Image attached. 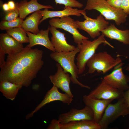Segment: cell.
<instances>
[{
    "label": "cell",
    "mask_w": 129,
    "mask_h": 129,
    "mask_svg": "<svg viewBox=\"0 0 129 129\" xmlns=\"http://www.w3.org/2000/svg\"><path fill=\"white\" fill-rule=\"evenodd\" d=\"M94 118L92 110L86 105L82 109L72 108L68 112L61 114L59 116L58 119L61 124H64L73 121L83 120H93Z\"/></svg>",
    "instance_id": "12"
},
{
    "label": "cell",
    "mask_w": 129,
    "mask_h": 129,
    "mask_svg": "<svg viewBox=\"0 0 129 129\" xmlns=\"http://www.w3.org/2000/svg\"><path fill=\"white\" fill-rule=\"evenodd\" d=\"M128 129H129V128H128Z\"/></svg>",
    "instance_id": "36"
},
{
    "label": "cell",
    "mask_w": 129,
    "mask_h": 129,
    "mask_svg": "<svg viewBox=\"0 0 129 129\" xmlns=\"http://www.w3.org/2000/svg\"><path fill=\"white\" fill-rule=\"evenodd\" d=\"M58 88L53 86L46 93L43 99L34 110L27 115L26 119H28L32 117L35 113L45 105L52 102L59 101L63 103L70 105L73 101V98L65 93L60 92Z\"/></svg>",
    "instance_id": "11"
},
{
    "label": "cell",
    "mask_w": 129,
    "mask_h": 129,
    "mask_svg": "<svg viewBox=\"0 0 129 129\" xmlns=\"http://www.w3.org/2000/svg\"><path fill=\"white\" fill-rule=\"evenodd\" d=\"M5 12L3 20L6 21L13 20L18 17V16L19 15V11L16 5V7L15 9Z\"/></svg>",
    "instance_id": "27"
},
{
    "label": "cell",
    "mask_w": 129,
    "mask_h": 129,
    "mask_svg": "<svg viewBox=\"0 0 129 129\" xmlns=\"http://www.w3.org/2000/svg\"><path fill=\"white\" fill-rule=\"evenodd\" d=\"M83 101L86 105L92 110L94 114L93 120L98 123L108 105L113 100H104L93 98L88 95L83 96Z\"/></svg>",
    "instance_id": "14"
},
{
    "label": "cell",
    "mask_w": 129,
    "mask_h": 129,
    "mask_svg": "<svg viewBox=\"0 0 129 129\" xmlns=\"http://www.w3.org/2000/svg\"><path fill=\"white\" fill-rule=\"evenodd\" d=\"M9 8L10 10H13L15 9L16 7V3L12 0L9 1L7 3Z\"/></svg>",
    "instance_id": "33"
},
{
    "label": "cell",
    "mask_w": 129,
    "mask_h": 129,
    "mask_svg": "<svg viewBox=\"0 0 129 129\" xmlns=\"http://www.w3.org/2000/svg\"><path fill=\"white\" fill-rule=\"evenodd\" d=\"M129 114V108L123 97L118 99L116 103H110L108 105L98 124L101 129H106L119 117Z\"/></svg>",
    "instance_id": "6"
},
{
    "label": "cell",
    "mask_w": 129,
    "mask_h": 129,
    "mask_svg": "<svg viewBox=\"0 0 129 129\" xmlns=\"http://www.w3.org/2000/svg\"><path fill=\"white\" fill-rule=\"evenodd\" d=\"M0 47L5 54L9 55L16 54L24 48L22 44L6 33L0 34Z\"/></svg>",
    "instance_id": "18"
},
{
    "label": "cell",
    "mask_w": 129,
    "mask_h": 129,
    "mask_svg": "<svg viewBox=\"0 0 129 129\" xmlns=\"http://www.w3.org/2000/svg\"><path fill=\"white\" fill-rule=\"evenodd\" d=\"M108 3L113 7L119 10H122L121 5L122 0H106Z\"/></svg>",
    "instance_id": "29"
},
{
    "label": "cell",
    "mask_w": 129,
    "mask_h": 129,
    "mask_svg": "<svg viewBox=\"0 0 129 129\" xmlns=\"http://www.w3.org/2000/svg\"><path fill=\"white\" fill-rule=\"evenodd\" d=\"M105 36L102 34L96 39L91 41L88 39L83 40L81 43L77 44L80 49L77 58L76 65L79 70V74H82L85 69L88 60L95 53L98 47L104 43L112 48L114 47L107 41Z\"/></svg>",
    "instance_id": "4"
},
{
    "label": "cell",
    "mask_w": 129,
    "mask_h": 129,
    "mask_svg": "<svg viewBox=\"0 0 129 129\" xmlns=\"http://www.w3.org/2000/svg\"><path fill=\"white\" fill-rule=\"evenodd\" d=\"M84 10H96L100 12L106 20H113L118 25L125 22L128 17L123 10L113 7L106 0H87Z\"/></svg>",
    "instance_id": "3"
},
{
    "label": "cell",
    "mask_w": 129,
    "mask_h": 129,
    "mask_svg": "<svg viewBox=\"0 0 129 129\" xmlns=\"http://www.w3.org/2000/svg\"><path fill=\"white\" fill-rule=\"evenodd\" d=\"M21 85L7 81H0V91L7 99L11 101L15 98Z\"/></svg>",
    "instance_id": "22"
},
{
    "label": "cell",
    "mask_w": 129,
    "mask_h": 129,
    "mask_svg": "<svg viewBox=\"0 0 129 129\" xmlns=\"http://www.w3.org/2000/svg\"><path fill=\"white\" fill-rule=\"evenodd\" d=\"M123 97L129 108V88L127 90L124 91Z\"/></svg>",
    "instance_id": "32"
},
{
    "label": "cell",
    "mask_w": 129,
    "mask_h": 129,
    "mask_svg": "<svg viewBox=\"0 0 129 129\" xmlns=\"http://www.w3.org/2000/svg\"><path fill=\"white\" fill-rule=\"evenodd\" d=\"M50 31L52 34L51 42L57 52H69L75 50L74 46L69 44L66 40L65 34L57 28L50 26Z\"/></svg>",
    "instance_id": "15"
},
{
    "label": "cell",
    "mask_w": 129,
    "mask_h": 129,
    "mask_svg": "<svg viewBox=\"0 0 129 129\" xmlns=\"http://www.w3.org/2000/svg\"><path fill=\"white\" fill-rule=\"evenodd\" d=\"M5 53L2 48L0 47V67L5 62Z\"/></svg>",
    "instance_id": "31"
},
{
    "label": "cell",
    "mask_w": 129,
    "mask_h": 129,
    "mask_svg": "<svg viewBox=\"0 0 129 129\" xmlns=\"http://www.w3.org/2000/svg\"><path fill=\"white\" fill-rule=\"evenodd\" d=\"M43 16V17L40 22V24L42 22L48 18L54 17L61 18L66 16H80L81 15L84 16L86 15L85 11L84 10L74 8L70 7H65L63 10L59 11H51L48 8H46L43 10H40Z\"/></svg>",
    "instance_id": "17"
},
{
    "label": "cell",
    "mask_w": 129,
    "mask_h": 129,
    "mask_svg": "<svg viewBox=\"0 0 129 129\" xmlns=\"http://www.w3.org/2000/svg\"><path fill=\"white\" fill-rule=\"evenodd\" d=\"M124 92L112 86L103 79L100 84L88 96L97 99L118 100L123 97Z\"/></svg>",
    "instance_id": "10"
},
{
    "label": "cell",
    "mask_w": 129,
    "mask_h": 129,
    "mask_svg": "<svg viewBox=\"0 0 129 129\" xmlns=\"http://www.w3.org/2000/svg\"><path fill=\"white\" fill-rule=\"evenodd\" d=\"M50 27L49 26L46 30H40L39 32L36 34L26 32L29 39V44L26 47L31 48L36 45H40L53 52H55L48 37Z\"/></svg>",
    "instance_id": "16"
},
{
    "label": "cell",
    "mask_w": 129,
    "mask_h": 129,
    "mask_svg": "<svg viewBox=\"0 0 129 129\" xmlns=\"http://www.w3.org/2000/svg\"></svg>",
    "instance_id": "37"
},
{
    "label": "cell",
    "mask_w": 129,
    "mask_h": 129,
    "mask_svg": "<svg viewBox=\"0 0 129 129\" xmlns=\"http://www.w3.org/2000/svg\"><path fill=\"white\" fill-rule=\"evenodd\" d=\"M98 123L93 120H83L62 124L61 129H100Z\"/></svg>",
    "instance_id": "23"
},
{
    "label": "cell",
    "mask_w": 129,
    "mask_h": 129,
    "mask_svg": "<svg viewBox=\"0 0 129 129\" xmlns=\"http://www.w3.org/2000/svg\"><path fill=\"white\" fill-rule=\"evenodd\" d=\"M121 9L127 15H129V0H122Z\"/></svg>",
    "instance_id": "30"
},
{
    "label": "cell",
    "mask_w": 129,
    "mask_h": 129,
    "mask_svg": "<svg viewBox=\"0 0 129 129\" xmlns=\"http://www.w3.org/2000/svg\"><path fill=\"white\" fill-rule=\"evenodd\" d=\"M80 51L79 47L77 46L74 50L69 52H53L50 56L52 59L59 64L65 73H69L71 75V80L74 84L78 85L81 87L90 89V87L85 85L78 81L79 70L75 62V57Z\"/></svg>",
    "instance_id": "2"
},
{
    "label": "cell",
    "mask_w": 129,
    "mask_h": 129,
    "mask_svg": "<svg viewBox=\"0 0 129 129\" xmlns=\"http://www.w3.org/2000/svg\"><path fill=\"white\" fill-rule=\"evenodd\" d=\"M57 70L54 75H51L49 78L54 86L60 89L63 91L73 98L74 96L70 87L71 81L70 76L68 73H65L60 65L57 63Z\"/></svg>",
    "instance_id": "13"
},
{
    "label": "cell",
    "mask_w": 129,
    "mask_h": 129,
    "mask_svg": "<svg viewBox=\"0 0 129 129\" xmlns=\"http://www.w3.org/2000/svg\"><path fill=\"white\" fill-rule=\"evenodd\" d=\"M38 0H31L28 1L26 0L16 3L19 12V17L24 19L29 14L42 9H54L50 5H44L39 3Z\"/></svg>",
    "instance_id": "19"
},
{
    "label": "cell",
    "mask_w": 129,
    "mask_h": 129,
    "mask_svg": "<svg viewBox=\"0 0 129 129\" xmlns=\"http://www.w3.org/2000/svg\"><path fill=\"white\" fill-rule=\"evenodd\" d=\"M122 62L120 57L114 58L106 51H103L95 53L88 60L86 65L89 73L95 71L105 73Z\"/></svg>",
    "instance_id": "5"
},
{
    "label": "cell",
    "mask_w": 129,
    "mask_h": 129,
    "mask_svg": "<svg viewBox=\"0 0 129 129\" xmlns=\"http://www.w3.org/2000/svg\"><path fill=\"white\" fill-rule=\"evenodd\" d=\"M62 124L59 121L56 119H53L51 121L47 129H61Z\"/></svg>",
    "instance_id": "28"
},
{
    "label": "cell",
    "mask_w": 129,
    "mask_h": 129,
    "mask_svg": "<svg viewBox=\"0 0 129 129\" xmlns=\"http://www.w3.org/2000/svg\"><path fill=\"white\" fill-rule=\"evenodd\" d=\"M6 32L21 43H29V38L26 32L21 27L10 29L6 30Z\"/></svg>",
    "instance_id": "24"
},
{
    "label": "cell",
    "mask_w": 129,
    "mask_h": 129,
    "mask_svg": "<svg viewBox=\"0 0 129 129\" xmlns=\"http://www.w3.org/2000/svg\"><path fill=\"white\" fill-rule=\"evenodd\" d=\"M23 19L18 17L11 21L3 20L0 23V29L1 30H7L10 29L21 27Z\"/></svg>",
    "instance_id": "25"
},
{
    "label": "cell",
    "mask_w": 129,
    "mask_h": 129,
    "mask_svg": "<svg viewBox=\"0 0 129 129\" xmlns=\"http://www.w3.org/2000/svg\"><path fill=\"white\" fill-rule=\"evenodd\" d=\"M126 70L129 72V63L126 68Z\"/></svg>",
    "instance_id": "35"
},
{
    "label": "cell",
    "mask_w": 129,
    "mask_h": 129,
    "mask_svg": "<svg viewBox=\"0 0 129 129\" xmlns=\"http://www.w3.org/2000/svg\"><path fill=\"white\" fill-rule=\"evenodd\" d=\"M123 64L121 63L115 67L113 70L104 77L103 79L113 87L124 91L129 88V76L123 72Z\"/></svg>",
    "instance_id": "9"
},
{
    "label": "cell",
    "mask_w": 129,
    "mask_h": 129,
    "mask_svg": "<svg viewBox=\"0 0 129 129\" xmlns=\"http://www.w3.org/2000/svg\"><path fill=\"white\" fill-rule=\"evenodd\" d=\"M56 5L59 4L63 5L65 7H72L81 8L84 5L76 0H54Z\"/></svg>",
    "instance_id": "26"
},
{
    "label": "cell",
    "mask_w": 129,
    "mask_h": 129,
    "mask_svg": "<svg viewBox=\"0 0 129 129\" xmlns=\"http://www.w3.org/2000/svg\"><path fill=\"white\" fill-rule=\"evenodd\" d=\"M2 8L4 11L5 12L10 10L9 5L7 3H5L2 5Z\"/></svg>",
    "instance_id": "34"
},
{
    "label": "cell",
    "mask_w": 129,
    "mask_h": 129,
    "mask_svg": "<svg viewBox=\"0 0 129 129\" xmlns=\"http://www.w3.org/2000/svg\"><path fill=\"white\" fill-rule=\"evenodd\" d=\"M85 20L83 21H76L78 29L86 32L91 38L94 39L101 35V32L109 25V23L100 14L96 19L84 16Z\"/></svg>",
    "instance_id": "8"
},
{
    "label": "cell",
    "mask_w": 129,
    "mask_h": 129,
    "mask_svg": "<svg viewBox=\"0 0 129 129\" xmlns=\"http://www.w3.org/2000/svg\"><path fill=\"white\" fill-rule=\"evenodd\" d=\"M49 23L51 26L63 29L71 34L74 42L77 44L81 43L84 39H88V37L79 32L76 21L70 16L52 18L49 20Z\"/></svg>",
    "instance_id": "7"
},
{
    "label": "cell",
    "mask_w": 129,
    "mask_h": 129,
    "mask_svg": "<svg viewBox=\"0 0 129 129\" xmlns=\"http://www.w3.org/2000/svg\"><path fill=\"white\" fill-rule=\"evenodd\" d=\"M43 17L40 10L35 12L23 21L21 27L26 32L37 34L40 31L38 26Z\"/></svg>",
    "instance_id": "21"
},
{
    "label": "cell",
    "mask_w": 129,
    "mask_h": 129,
    "mask_svg": "<svg viewBox=\"0 0 129 129\" xmlns=\"http://www.w3.org/2000/svg\"><path fill=\"white\" fill-rule=\"evenodd\" d=\"M43 51L27 47L19 53L8 55L0 67V81H7L27 87L44 64Z\"/></svg>",
    "instance_id": "1"
},
{
    "label": "cell",
    "mask_w": 129,
    "mask_h": 129,
    "mask_svg": "<svg viewBox=\"0 0 129 129\" xmlns=\"http://www.w3.org/2000/svg\"><path fill=\"white\" fill-rule=\"evenodd\" d=\"M101 32L105 36L111 39L117 40L125 45L129 44V30H122L111 24Z\"/></svg>",
    "instance_id": "20"
}]
</instances>
